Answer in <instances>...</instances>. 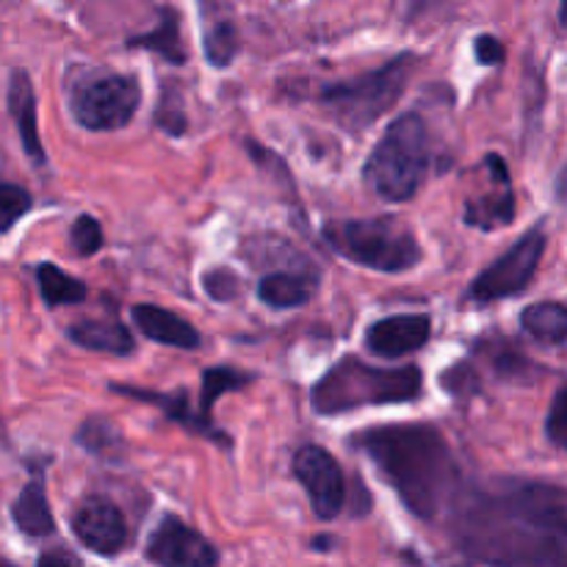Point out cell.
<instances>
[{"label":"cell","mask_w":567,"mask_h":567,"mask_svg":"<svg viewBox=\"0 0 567 567\" xmlns=\"http://www.w3.org/2000/svg\"><path fill=\"white\" fill-rule=\"evenodd\" d=\"M465 557L498 565H565L567 498L557 485L509 482L474 493L457 524Z\"/></svg>","instance_id":"obj_1"},{"label":"cell","mask_w":567,"mask_h":567,"mask_svg":"<svg viewBox=\"0 0 567 567\" xmlns=\"http://www.w3.org/2000/svg\"><path fill=\"white\" fill-rule=\"evenodd\" d=\"M388 485L399 493L404 507L432 520L452 498L457 485V463L441 430L430 424L374 426L354 437Z\"/></svg>","instance_id":"obj_2"},{"label":"cell","mask_w":567,"mask_h":567,"mask_svg":"<svg viewBox=\"0 0 567 567\" xmlns=\"http://www.w3.org/2000/svg\"><path fill=\"white\" fill-rule=\"evenodd\" d=\"M424 374L419 365L377 369L360 358H343L332 365L310 393V404L319 415H338L365 404H399L421 396Z\"/></svg>","instance_id":"obj_3"},{"label":"cell","mask_w":567,"mask_h":567,"mask_svg":"<svg viewBox=\"0 0 567 567\" xmlns=\"http://www.w3.org/2000/svg\"><path fill=\"white\" fill-rule=\"evenodd\" d=\"M430 166V138L419 114H404L377 142L365 161L363 177L385 203H408L415 197Z\"/></svg>","instance_id":"obj_4"},{"label":"cell","mask_w":567,"mask_h":567,"mask_svg":"<svg viewBox=\"0 0 567 567\" xmlns=\"http://www.w3.org/2000/svg\"><path fill=\"white\" fill-rule=\"evenodd\" d=\"M327 241L352 264L365 266V269L396 271L413 269L421 260V247L415 241L413 230L396 219H358V221H338L324 230Z\"/></svg>","instance_id":"obj_5"},{"label":"cell","mask_w":567,"mask_h":567,"mask_svg":"<svg viewBox=\"0 0 567 567\" xmlns=\"http://www.w3.org/2000/svg\"><path fill=\"white\" fill-rule=\"evenodd\" d=\"M413 70L415 55L404 53L399 55V59H393L391 64L369 72V75L354 78V81L347 83H336V86H327L321 100H324L327 109L336 111L338 122H341L343 127L360 131V127L377 122L388 109L396 105V100L402 97Z\"/></svg>","instance_id":"obj_6"},{"label":"cell","mask_w":567,"mask_h":567,"mask_svg":"<svg viewBox=\"0 0 567 567\" xmlns=\"http://www.w3.org/2000/svg\"><path fill=\"white\" fill-rule=\"evenodd\" d=\"M142 89L127 75H105L72 92V114L86 131H116L136 116Z\"/></svg>","instance_id":"obj_7"},{"label":"cell","mask_w":567,"mask_h":567,"mask_svg":"<svg viewBox=\"0 0 567 567\" xmlns=\"http://www.w3.org/2000/svg\"><path fill=\"white\" fill-rule=\"evenodd\" d=\"M546 244L548 238L546 233H543V227H535L532 233H526L518 244H513L502 258L493 260V264L476 277L474 286H471V297H474L476 302L487 305L496 302V299H507L526 291L532 277H535L537 266H540Z\"/></svg>","instance_id":"obj_8"},{"label":"cell","mask_w":567,"mask_h":567,"mask_svg":"<svg viewBox=\"0 0 567 567\" xmlns=\"http://www.w3.org/2000/svg\"><path fill=\"white\" fill-rule=\"evenodd\" d=\"M293 476L308 491L316 518L332 520L347 502V482L338 460L321 446H302L293 457Z\"/></svg>","instance_id":"obj_9"},{"label":"cell","mask_w":567,"mask_h":567,"mask_svg":"<svg viewBox=\"0 0 567 567\" xmlns=\"http://www.w3.org/2000/svg\"><path fill=\"white\" fill-rule=\"evenodd\" d=\"M147 559L169 567H210L219 563V551L199 532L188 529L181 518L169 515L150 535Z\"/></svg>","instance_id":"obj_10"},{"label":"cell","mask_w":567,"mask_h":567,"mask_svg":"<svg viewBox=\"0 0 567 567\" xmlns=\"http://www.w3.org/2000/svg\"><path fill=\"white\" fill-rule=\"evenodd\" d=\"M72 532L81 540V546L100 554V557H114L127 543L125 515L109 498H86L72 515Z\"/></svg>","instance_id":"obj_11"},{"label":"cell","mask_w":567,"mask_h":567,"mask_svg":"<svg viewBox=\"0 0 567 567\" xmlns=\"http://www.w3.org/2000/svg\"><path fill=\"white\" fill-rule=\"evenodd\" d=\"M432 319L430 316H391L382 319L365 332V347L380 358H404L413 354L430 341Z\"/></svg>","instance_id":"obj_12"},{"label":"cell","mask_w":567,"mask_h":567,"mask_svg":"<svg viewBox=\"0 0 567 567\" xmlns=\"http://www.w3.org/2000/svg\"><path fill=\"white\" fill-rule=\"evenodd\" d=\"M131 319L150 341L166 343V347L177 349H197L199 347V332L188 324L181 316L169 313L164 308H155V305H133Z\"/></svg>","instance_id":"obj_13"},{"label":"cell","mask_w":567,"mask_h":567,"mask_svg":"<svg viewBox=\"0 0 567 567\" xmlns=\"http://www.w3.org/2000/svg\"><path fill=\"white\" fill-rule=\"evenodd\" d=\"M9 114L14 116L17 131H20V142L25 147L28 158L33 164L42 166L44 164V147L42 138H39V127H37V97H33V86L28 72L17 70L11 72L9 81Z\"/></svg>","instance_id":"obj_14"},{"label":"cell","mask_w":567,"mask_h":567,"mask_svg":"<svg viewBox=\"0 0 567 567\" xmlns=\"http://www.w3.org/2000/svg\"><path fill=\"white\" fill-rule=\"evenodd\" d=\"M111 388H114L116 393H122V396H133V399H142V402L158 404L169 419H175L177 424L186 426L188 432H197V435L210 437V441H219L221 446L230 449V437H221L225 432L210 426V421L205 419L203 413H192V408H188L186 402V393H175V396H169V393H150V391H138V388H125V385H111Z\"/></svg>","instance_id":"obj_15"},{"label":"cell","mask_w":567,"mask_h":567,"mask_svg":"<svg viewBox=\"0 0 567 567\" xmlns=\"http://www.w3.org/2000/svg\"><path fill=\"white\" fill-rule=\"evenodd\" d=\"M11 518H14L17 529L28 537H48L53 535V513H50L48 493H44L42 476H33L20 493V498L11 507Z\"/></svg>","instance_id":"obj_16"},{"label":"cell","mask_w":567,"mask_h":567,"mask_svg":"<svg viewBox=\"0 0 567 567\" xmlns=\"http://www.w3.org/2000/svg\"><path fill=\"white\" fill-rule=\"evenodd\" d=\"M66 336L83 349H92V352H105L116 354V358H125L133 352V336L127 332V327L116 324V321H75V324L66 330Z\"/></svg>","instance_id":"obj_17"},{"label":"cell","mask_w":567,"mask_h":567,"mask_svg":"<svg viewBox=\"0 0 567 567\" xmlns=\"http://www.w3.org/2000/svg\"><path fill=\"white\" fill-rule=\"evenodd\" d=\"M316 288H319L316 277L277 271V275H266L264 280L258 282V297L260 302H266L269 308H277V310L302 308L305 302H310Z\"/></svg>","instance_id":"obj_18"},{"label":"cell","mask_w":567,"mask_h":567,"mask_svg":"<svg viewBox=\"0 0 567 567\" xmlns=\"http://www.w3.org/2000/svg\"><path fill=\"white\" fill-rule=\"evenodd\" d=\"M127 48H144L150 53H158L161 59L169 61V64L181 66L186 64V48H183L181 39V20H177L175 9L161 11V22L147 33H138V37L127 39Z\"/></svg>","instance_id":"obj_19"},{"label":"cell","mask_w":567,"mask_h":567,"mask_svg":"<svg viewBox=\"0 0 567 567\" xmlns=\"http://www.w3.org/2000/svg\"><path fill=\"white\" fill-rule=\"evenodd\" d=\"M515 219V197L513 186H509V175L498 177L496 192L491 197H480L476 203H468V214L465 221L482 230H496V227L509 225Z\"/></svg>","instance_id":"obj_20"},{"label":"cell","mask_w":567,"mask_h":567,"mask_svg":"<svg viewBox=\"0 0 567 567\" xmlns=\"http://www.w3.org/2000/svg\"><path fill=\"white\" fill-rule=\"evenodd\" d=\"M520 327L529 332L535 341L546 347H565L567 341V310L559 302L529 305L520 313Z\"/></svg>","instance_id":"obj_21"},{"label":"cell","mask_w":567,"mask_h":567,"mask_svg":"<svg viewBox=\"0 0 567 567\" xmlns=\"http://www.w3.org/2000/svg\"><path fill=\"white\" fill-rule=\"evenodd\" d=\"M37 282L39 293L48 302V308H59V305H78L86 299V286L75 277H70L66 271H61L59 266L42 264L37 269Z\"/></svg>","instance_id":"obj_22"},{"label":"cell","mask_w":567,"mask_h":567,"mask_svg":"<svg viewBox=\"0 0 567 567\" xmlns=\"http://www.w3.org/2000/svg\"><path fill=\"white\" fill-rule=\"evenodd\" d=\"M255 377L241 374L238 369H227V365H219V369H205L203 374V393H199V413L208 419L214 404L225 396L227 391H241L244 385H249Z\"/></svg>","instance_id":"obj_23"},{"label":"cell","mask_w":567,"mask_h":567,"mask_svg":"<svg viewBox=\"0 0 567 567\" xmlns=\"http://www.w3.org/2000/svg\"><path fill=\"white\" fill-rule=\"evenodd\" d=\"M238 53V31L233 22L219 20L205 31V59L214 66H227Z\"/></svg>","instance_id":"obj_24"},{"label":"cell","mask_w":567,"mask_h":567,"mask_svg":"<svg viewBox=\"0 0 567 567\" xmlns=\"http://www.w3.org/2000/svg\"><path fill=\"white\" fill-rule=\"evenodd\" d=\"M31 210V194L14 183H0V233L11 230Z\"/></svg>","instance_id":"obj_25"},{"label":"cell","mask_w":567,"mask_h":567,"mask_svg":"<svg viewBox=\"0 0 567 567\" xmlns=\"http://www.w3.org/2000/svg\"><path fill=\"white\" fill-rule=\"evenodd\" d=\"M78 443H83V449H89V452L105 454V457L111 454V446L122 449L120 432H116L109 421H100V419L86 421V424L81 426V432H78Z\"/></svg>","instance_id":"obj_26"},{"label":"cell","mask_w":567,"mask_h":567,"mask_svg":"<svg viewBox=\"0 0 567 567\" xmlns=\"http://www.w3.org/2000/svg\"><path fill=\"white\" fill-rule=\"evenodd\" d=\"M70 241L72 249H75L81 258H89V255H94L103 247V227L97 225L94 216H81V219H75V225H72Z\"/></svg>","instance_id":"obj_27"},{"label":"cell","mask_w":567,"mask_h":567,"mask_svg":"<svg viewBox=\"0 0 567 567\" xmlns=\"http://www.w3.org/2000/svg\"><path fill=\"white\" fill-rule=\"evenodd\" d=\"M203 286L216 302H230V299L238 293V277L227 269H214L205 275Z\"/></svg>","instance_id":"obj_28"},{"label":"cell","mask_w":567,"mask_h":567,"mask_svg":"<svg viewBox=\"0 0 567 567\" xmlns=\"http://www.w3.org/2000/svg\"><path fill=\"white\" fill-rule=\"evenodd\" d=\"M565 402H567V388H559L557 396H554L551 402V413H548V421H546V435L548 441L554 443V446L563 449L565 446V419H567V410H565Z\"/></svg>","instance_id":"obj_29"},{"label":"cell","mask_w":567,"mask_h":567,"mask_svg":"<svg viewBox=\"0 0 567 567\" xmlns=\"http://www.w3.org/2000/svg\"><path fill=\"white\" fill-rule=\"evenodd\" d=\"M474 53L480 64L496 66L504 61V44L498 42L496 37H491V33H482V37L474 42Z\"/></svg>","instance_id":"obj_30"},{"label":"cell","mask_w":567,"mask_h":567,"mask_svg":"<svg viewBox=\"0 0 567 567\" xmlns=\"http://www.w3.org/2000/svg\"><path fill=\"white\" fill-rule=\"evenodd\" d=\"M496 369H498V374H504V377L513 374L515 380L520 382V380H526V369H535V365H532L526 358H502L496 363Z\"/></svg>","instance_id":"obj_31"},{"label":"cell","mask_w":567,"mask_h":567,"mask_svg":"<svg viewBox=\"0 0 567 567\" xmlns=\"http://www.w3.org/2000/svg\"><path fill=\"white\" fill-rule=\"evenodd\" d=\"M39 563L42 565H78V559L70 557V554H44Z\"/></svg>","instance_id":"obj_32"}]
</instances>
